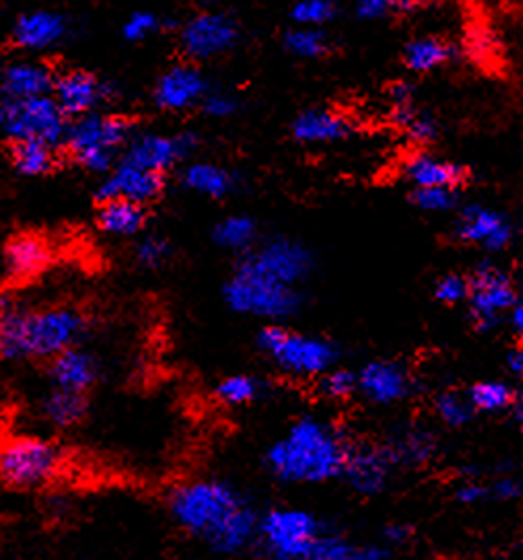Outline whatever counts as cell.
Wrapping results in <instances>:
<instances>
[{"label": "cell", "mask_w": 523, "mask_h": 560, "mask_svg": "<svg viewBox=\"0 0 523 560\" xmlns=\"http://www.w3.org/2000/svg\"><path fill=\"white\" fill-rule=\"evenodd\" d=\"M2 132L13 140H43L56 149L64 147L70 119L54 96L40 98H2L0 108Z\"/></svg>", "instance_id": "9c48e42d"}, {"label": "cell", "mask_w": 523, "mask_h": 560, "mask_svg": "<svg viewBox=\"0 0 523 560\" xmlns=\"http://www.w3.org/2000/svg\"><path fill=\"white\" fill-rule=\"evenodd\" d=\"M412 390V374L396 361L378 359L358 372V393L373 406H396L405 401Z\"/></svg>", "instance_id": "9a60e30c"}, {"label": "cell", "mask_w": 523, "mask_h": 560, "mask_svg": "<svg viewBox=\"0 0 523 560\" xmlns=\"http://www.w3.org/2000/svg\"><path fill=\"white\" fill-rule=\"evenodd\" d=\"M284 49L299 60H318L331 51V38L322 28L295 26L282 36Z\"/></svg>", "instance_id": "e575fe53"}, {"label": "cell", "mask_w": 523, "mask_h": 560, "mask_svg": "<svg viewBox=\"0 0 523 560\" xmlns=\"http://www.w3.org/2000/svg\"><path fill=\"white\" fill-rule=\"evenodd\" d=\"M9 160L17 175L45 176L56 166V147L43 140H13L9 142Z\"/></svg>", "instance_id": "1f68e13d"}, {"label": "cell", "mask_w": 523, "mask_h": 560, "mask_svg": "<svg viewBox=\"0 0 523 560\" xmlns=\"http://www.w3.org/2000/svg\"><path fill=\"white\" fill-rule=\"evenodd\" d=\"M468 311L479 331H491L515 306L518 289L513 279L494 261H484L471 272Z\"/></svg>", "instance_id": "8fae6325"}, {"label": "cell", "mask_w": 523, "mask_h": 560, "mask_svg": "<svg viewBox=\"0 0 523 560\" xmlns=\"http://www.w3.org/2000/svg\"><path fill=\"white\" fill-rule=\"evenodd\" d=\"M337 18V4L333 0H297L290 9L295 26L322 28Z\"/></svg>", "instance_id": "f35d334b"}, {"label": "cell", "mask_w": 523, "mask_h": 560, "mask_svg": "<svg viewBox=\"0 0 523 560\" xmlns=\"http://www.w3.org/2000/svg\"><path fill=\"white\" fill-rule=\"evenodd\" d=\"M164 187H166V175L142 171L139 166H132L119 160L117 166L96 187V200L100 205L106 200L126 198L146 207L148 202L162 196Z\"/></svg>", "instance_id": "e0dca14e"}, {"label": "cell", "mask_w": 523, "mask_h": 560, "mask_svg": "<svg viewBox=\"0 0 523 560\" xmlns=\"http://www.w3.org/2000/svg\"><path fill=\"white\" fill-rule=\"evenodd\" d=\"M509 323H511V329L523 338V300H518L515 302V306L511 308V313H509Z\"/></svg>", "instance_id": "db71d44e"}, {"label": "cell", "mask_w": 523, "mask_h": 560, "mask_svg": "<svg viewBox=\"0 0 523 560\" xmlns=\"http://www.w3.org/2000/svg\"><path fill=\"white\" fill-rule=\"evenodd\" d=\"M396 463L392 460L385 446L360 444L349 451L348 463L344 469V480L349 489L365 497H376L384 492L392 478V469Z\"/></svg>", "instance_id": "ac0fdd59"}, {"label": "cell", "mask_w": 523, "mask_h": 560, "mask_svg": "<svg viewBox=\"0 0 523 560\" xmlns=\"http://www.w3.org/2000/svg\"><path fill=\"white\" fill-rule=\"evenodd\" d=\"M435 412L439 420L448 427H464L475 417V408L468 399V395H462L457 390H443L435 399Z\"/></svg>", "instance_id": "8d00e7d4"}, {"label": "cell", "mask_w": 523, "mask_h": 560, "mask_svg": "<svg viewBox=\"0 0 523 560\" xmlns=\"http://www.w3.org/2000/svg\"><path fill=\"white\" fill-rule=\"evenodd\" d=\"M268 393V383L252 374H231L214 386V399L227 408H242L259 401Z\"/></svg>", "instance_id": "836d02e7"}, {"label": "cell", "mask_w": 523, "mask_h": 560, "mask_svg": "<svg viewBox=\"0 0 523 560\" xmlns=\"http://www.w3.org/2000/svg\"><path fill=\"white\" fill-rule=\"evenodd\" d=\"M134 121L123 115L90 113L70 121L64 149L87 173L106 176L134 139Z\"/></svg>", "instance_id": "8992f818"}, {"label": "cell", "mask_w": 523, "mask_h": 560, "mask_svg": "<svg viewBox=\"0 0 523 560\" xmlns=\"http://www.w3.org/2000/svg\"><path fill=\"white\" fill-rule=\"evenodd\" d=\"M240 22L225 11L193 15L178 35L182 54L193 62H206L229 54L240 40Z\"/></svg>", "instance_id": "7c38bea8"}, {"label": "cell", "mask_w": 523, "mask_h": 560, "mask_svg": "<svg viewBox=\"0 0 523 560\" xmlns=\"http://www.w3.org/2000/svg\"><path fill=\"white\" fill-rule=\"evenodd\" d=\"M346 560H390L388 559V555H385L382 548H373V546H369V548H354L352 552H349V557Z\"/></svg>", "instance_id": "f907efd6"}, {"label": "cell", "mask_w": 523, "mask_h": 560, "mask_svg": "<svg viewBox=\"0 0 523 560\" xmlns=\"http://www.w3.org/2000/svg\"><path fill=\"white\" fill-rule=\"evenodd\" d=\"M394 124L418 144H428L439 137L437 119L416 105V92L409 83H396L390 92Z\"/></svg>", "instance_id": "cb8c5ba5"}, {"label": "cell", "mask_w": 523, "mask_h": 560, "mask_svg": "<svg viewBox=\"0 0 523 560\" xmlns=\"http://www.w3.org/2000/svg\"><path fill=\"white\" fill-rule=\"evenodd\" d=\"M349 444L344 429L322 417H301L265 451L263 465L282 485H324L344 476Z\"/></svg>", "instance_id": "7a4b0ae2"}, {"label": "cell", "mask_w": 523, "mask_h": 560, "mask_svg": "<svg viewBox=\"0 0 523 560\" xmlns=\"http://www.w3.org/2000/svg\"><path fill=\"white\" fill-rule=\"evenodd\" d=\"M513 219L488 205H466L457 209L454 236L464 245L477 246L488 253H500L515 241Z\"/></svg>", "instance_id": "4fadbf2b"}, {"label": "cell", "mask_w": 523, "mask_h": 560, "mask_svg": "<svg viewBox=\"0 0 523 560\" xmlns=\"http://www.w3.org/2000/svg\"><path fill=\"white\" fill-rule=\"evenodd\" d=\"M56 79L54 70L40 62H11L2 70V98L51 96Z\"/></svg>", "instance_id": "484cf974"}, {"label": "cell", "mask_w": 523, "mask_h": 560, "mask_svg": "<svg viewBox=\"0 0 523 560\" xmlns=\"http://www.w3.org/2000/svg\"><path fill=\"white\" fill-rule=\"evenodd\" d=\"M209 92V79L202 70L193 65H178L157 79L153 103L162 110L180 113L193 106H202Z\"/></svg>", "instance_id": "2e32d148"}, {"label": "cell", "mask_w": 523, "mask_h": 560, "mask_svg": "<svg viewBox=\"0 0 523 560\" xmlns=\"http://www.w3.org/2000/svg\"><path fill=\"white\" fill-rule=\"evenodd\" d=\"M324 528L310 510L272 508L261 514L257 548L268 560H306Z\"/></svg>", "instance_id": "52a82bcc"}, {"label": "cell", "mask_w": 523, "mask_h": 560, "mask_svg": "<svg viewBox=\"0 0 523 560\" xmlns=\"http://www.w3.org/2000/svg\"><path fill=\"white\" fill-rule=\"evenodd\" d=\"M392 4L390 0H358L356 2V18L362 20V22H378V20H384L390 13H392Z\"/></svg>", "instance_id": "bcb514c9"}, {"label": "cell", "mask_w": 523, "mask_h": 560, "mask_svg": "<svg viewBox=\"0 0 523 560\" xmlns=\"http://www.w3.org/2000/svg\"><path fill=\"white\" fill-rule=\"evenodd\" d=\"M38 415L56 429H72L87 415V395L51 386L38 401Z\"/></svg>", "instance_id": "f1b7e54d"}, {"label": "cell", "mask_w": 523, "mask_h": 560, "mask_svg": "<svg viewBox=\"0 0 523 560\" xmlns=\"http://www.w3.org/2000/svg\"><path fill=\"white\" fill-rule=\"evenodd\" d=\"M212 241L223 250L245 255L257 246V223L248 214H229L214 225Z\"/></svg>", "instance_id": "d6a6232c"}, {"label": "cell", "mask_w": 523, "mask_h": 560, "mask_svg": "<svg viewBox=\"0 0 523 560\" xmlns=\"http://www.w3.org/2000/svg\"><path fill=\"white\" fill-rule=\"evenodd\" d=\"M432 295L439 304H445V306H457L462 302H468L471 279L464 277V275H457V272L443 275L441 279L435 282Z\"/></svg>", "instance_id": "7bdbcfd3"}, {"label": "cell", "mask_w": 523, "mask_h": 560, "mask_svg": "<svg viewBox=\"0 0 523 560\" xmlns=\"http://www.w3.org/2000/svg\"><path fill=\"white\" fill-rule=\"evenodd\" d=\"M290 132H293V139L304 144H329V142L352 137L354 124L342 113L314 106V108L301 110L295 117Z\"/></svg>", "instance_id": "603a6c76"}, {"label": "cell", "mask_w": 523, "mask_h": 560, "mask_svg": "<svg viewBox=\"0 0 523 560\" xmlns=\"http://www.w3.org/2000/svg\"><path fill=\"white\" fill-rule=\"evenodd\" d=\"M238 108H240V103L234 94L218 92V90H210L209 96L202 103V110L212 119H227V117L236 115Z\"/></svg>", "instance_id": "f6af8a7d"}, {"label": "cell", "mask_w": 523, "mask_h": 560, "mask_svg": "<svg viewBox=\"0 0 523 560\" xmlns=\"http://www.w3.org/2000/svg\"><path fill=\"white\" fill-rule=\"evenodd\" d=\"M173 253L175 250H173L170 241L164 236H142L134 248V257H136L139 266L146 270L162 268L164 264L170 261Z\"/></svg>", "instance_id": "60d3db41"}, {"label": "cell", "mask_w": 523, "mask_h": 560, "mask_svg": "<svg viewBox=\"0 0 523 560\" xmlns=\"http://www.w3.org/2000/svg\"><path fill=\"white\" fill-rule=\"evenodd\" d=\"M182 185L198 196H204L210 200H223L236 191L238 176L229 168H223L212 162H191L182 171Z\"/></svg>", "instance_id": "83f0119b"}, {"label": "cell", "mask_w": 523, "mask_h": 560, "mask_svg": "<svg viewBox=\"0 0 523 560\" xmlns=\"http://www.w3.org/2000/svg\"><path fill=\"white\" fill-rule=\"evenodd\" d=\"M520 497H523V482L513 476H500L489 487V499H496V501H513Z\"/></svg>", "instance_id": "7dc6e473"}, {"label": "cell", "mask_w": 523, "mask_h": 560, "mask_svg": "<svg viewBox=\"0 0 523 560\" xmlns=\"http://www.w3.org/2000/svg\"><path fill=\"white\" fill-rule=\"evenodd\" d=\"M162 31H164V20L159 15H155L153 11H136L126 20L121 35L128 43H142L151 36L159 35Z\"/></svg>", "instance_id": "ee69618b"}, {"label": "cell", "mask_w": 523, "mask_h": 560, "mask_svg": "<svg viewBox=\"0 0 523 560\" xmlns=\"http://www.w3.org/2000/svg\"><path fill=\"white\" fill-rule=\"evenodd\" d=\"M468 399L475 408V412L484 415H498L513 408L518 395L511 386L502 381H484L468 388Z\"/></svg>", "instance_id": "d590c367"}, {"label": "cell", "mask_w": 523, "mask_h": 560, "mask_svg": "<svg viewBox=\"0 0 523 560\" xmlns=\"http://www.w3.org/2000/svg\"><path fill=\"white\" fill-rule=\"evenodd\" d=\"M223 300L229 311L268 323H284L306 306L304 289L272 279L240 259L223 287Z\"/></svg>", "instance_id": "5b68a950"}, {"label": "cell", "mask_w": 523, "mask_h": 560, "mask_svg": "<svg viewBox=\"0 0 523 560\" xmlns=\"http://www.w3.org/2000/svg\"><path fill=\"white\" fill-rule=\"evenodd\" d=\"M382 537L388 546H405L414 537V528L409 525L394 523V525L385 526Z\"/></svg>", "instance_id": "681fc988"}, {"label": "cell", "mask_w": 523, "mask_h": 560, "mask_svg": "<svg viewBox=\"0 0 523 560\" xmlns=\"http://www.w3.org/2000/svg\"><path fill=\"white\" fill-rule=\"evenodd\" d=\"M318 393L326 401H344L349 399L354 393H358V372H352L346 368H333L326 374H322L318 381Z\"/></svg>", "instance_id": "74e56055"}, {"label": "cell", "mask_w": 523, "mask_h": 560, "mask_svg": "<svg viewBox=\"0 0 523 560\" xmlns=\"http://www.w3.org/2000/svg\"><path fill=\"white\" fill-rule=\"evenodd\" d=\"M435 2H439V0H390L392 9H394V11H401V13L426 9V7H432Z\"/></svg>", "instance_id": "816d5d0a"}, {"label": "cell", "mask_w": 523, "mask_h": 560, "mask_svg": "<svg viewBox=\"0 0 523 560\" xmlns=\"http://www.w3.org/2000/svg\"><path fill=\"white\" fill-rule=\"evenodd\" d=\"M51 261V248L36 234L9 238L2 253L4 277L9 282H26L38 277Z\"/></svg>", "instance_id": "7402d4cb"}, {"label": "cell", "mask_w": 523, "mask_h": 560, "mask_svg": "<svg viewBox=\"0 0 523 560\" xmlns=\"http://www.w3.org/2000/svg\"><path fill=\"white\" fill-rule=\"evenodd\" d=\"M90 331V320L74 306L26 311L2 298L0 352L4 361H51L74 349Z\"/></svg>", "instance_id": "3957f363"}, {"label": "cell", "mask_w": 523, "mask_h": 560, "mask_svg": "<svg viewBox=\"0 0 523 560\" xmlns=\"http://www.w3.org/2000/svg\"><path fill=\"white\" fill-rule=\"evenodd\" d=\"M60 467V448L38 435L9 438L0 453L2 482L13 490L43 489L56 480Z\"/></svg>", "instance_id": "ba28073f"}, {"label": "cell", "mask_w": 523, "mask_h": 560, "mask_svg": "<svg viewBox=\"0 0 523 560\" xmlns=\"http://www.w3.org/2000/svg\"><path fill=\"white\" fill-rule=\"evenodd\" d=\"M507 370L513 376L523 378V347H518V349H513L507 354Z\"/></svg>", "instance_id": "f5cc1de1"}, {"label": "cell", "mask_w": 523, "mask_h": 560, "mask_svg": "<svg viewBox=\"0 0 523 560\" xmlns=\"http://www.w3.org/2000/svg\"><path fill=\"white\" fill-rule=\"evenodd\" d=\"M352 550L354 548H352L346 535L326 526L322 530V535L316 539V544L306 560H346Z\"/></svg>", "instance_id": "b9f144b4"}, {"label": "cell", "mask_w": 523, "mask_h": 560, "mask_svg": "<svg viewBox=\"0 0 523 560\" xmlns=\"http://www.w3.org/2000/svg\"><path fill=\"white\" fill-rule=\"evenodd\" d=\"M96 221H98V228L110 236L132 238V236H139L144 232L148 212L144 205H139L134 200L115 198V200L100 202L98 212H96Z\"/></svg>", "instance_id": "4316f807"}, {"label": "cell", "mask_w": 523, "mask_h": 560, "mask_svg": "<svg viewBox=\"0 0 523 560\" xmlns=\"http://www.w3.org/2000/svg\"><path fill=\"white\" fill-rule=\"evenodd\" d=\"M51 96L72 121L96 113V108L110 98V85L87 70H69L58 74Z\"/></svg>", "instance_id": "d6986e66"}, {"label": "cell", "mask_w": 523, "mask_h": 560, "mask_svg": "<svg viewBox=\"0 0 523 560\" xmlns=\"http://www.w3.org/2000/svg\"><path fill=\"white\" fill-rule=\"evenodd\" d=\"M412 202L424 212H452L460 209V189L454 187H419L412 194Z\"/></svg>", "instance_id": "ab89813d"}, {"label": "cell", "mask_w": 523, "mask_h": 560, "mask_svg": "<svg viewBox=\"0 0 523 560\" xmlns=\"http://www.w3.org/2000/svg\"><path fill=\"white\" fill-rule=\"evenodd\" d=\"M240 261L272 279L299 289H304L316 270L312 248L288 236H274L252 246L248 253L240 255Z\"/></svg>", "instance_id": "30bf717a"}, {"label": "cell", "mask_w": 523, "mask_h": 560, "mask_svg": "<svg viewBox=\"0 0 523 560\" xmlns=\"http://www.w3.org/2000/svg\"><path fill=\"white\" fill-rule=\"evenodd\" d=\"M455 499L464 505H477V503L489 499V487H484L475 480H466L455 490Z\"/></svg>", "instance_id": "c3c4849f"}, {"label": "cell", "mask_w": 523, "mask_h": 560, "mask_svg": "<svg viewBox=\"0 0 523 560\" xmlns=\"http://www.w3.org/2000/svg\"><path fill=\"white\" fill-rule=\"evenodd\" d=\"M511 412H513V419L518 422V427L523 431V393L522 395H518V399H515Z\"/></svg>", "instance_id": "11a10c76"}, {"label": "cell", "mask_w": 523, "mask_h": 560, "mask_svg": "<svg viewBox=\"0 0 523 560\" xmlns=\"http://www.w3.org/2000/svg\"><path fill=\"white\" fill-rule=\"evenodd\" d=\"M195 149H198V137L191 132H182L176 137L144 132V135H134V139L128 142L119 160L132 166H139L142 171L166 175L178 162L191 158Z\"/></svg>", "instance_id": "5bb4252c"}, {"label": "cell", "mask_w": 523, "mask_h": 560, "mask_svg": "<svg viewBox=\"0 0 523 560\" xmlns=\"http://www.w3.org/2000/svg\"><path fill=\"white\" fill-rule=\"evenodd\" d=\"M384 446L396 465H424L437 453L435 435L418 424L399 429Z\"/></svg>", "instance_id": "f546056e"}, {"label": "cell", "mask_w": 523, "mask_h": 560, "mask_svg": "<svg viewBox=\"0 0 523 560\" xmlns=\"http://www.w3.org/2000/svg\"><path fill=\"white\" fill-rule=\"evenodd\" d=\"M454 58V47L441 36H418L403 47V65L416 74H428L448 67Z\"/></svg>", "instance_id": "4dcf8cb0"}, {"label": "cell", "mask_w": 523, "mask_h": 560, "mask_svg": "<svg viewBox=\"0 0 523 560\" xmlns=\"http://www.w3.org/2000/svg\"><path fill=\"white\" fill-rule=\"evenodd\" d=\"M257 347L282 374L304 381H318L342 359V349L331 338L295 331L282 323L261 327Z\"/></svg>", "instance_id": "277c9868"}, {"label": "cell", "mask_w": 523, "mask_h": 560, "mask_svg": "<svg viewBox=\"0 0 523 560\" xmlns=\"http://www.w3.org/2000/svg\"><path fill=\"white\" fill-rule=\"evenodd\" d=\"M69 35V22L58 11H28L22 13L11 28V40L15 47L26 51H45L56 47Z\"/></svg>", "instance_id": "ffe728a7"}, {"label": "cell", "mask_w": 523, "mask_h": 560, "mask_svg": "<svg viewBox=\"0 0 523 560\" xmlns=\"http://www.w3.org/2000/svg\"><path fill=\"white\" fill-rule=\"evenodd\" d=\"M403 173L407 176V180L414 185V189L419 187H454L462 189V185L468 180V171L445 158L432 155V153H416L412 155L405 166Z\"/></svg>", "instance_id": "d4e9b609"}, {"label": "cell", "mask_w": 523, "mask_h": 560, "mask_svg": "<svg viewBox=\"0 0 523 560\" xmlns=\"http://www.w3.org/2000/svg\"><path fill=\"white\" fill-rule=\"evenodd\" d=\"M49 385L87 395L100 378V363L90 350L74 347L47 363Z\"/></svg>", "instance_id": "44dd1931"}, {"label": "cell", "mask_w": 523, "mask_h": 560, "mask_svg": "<svg viewBox=\"0 0 523 560\" xmlns=\"http://www.w3.org/2000/svg\"><path fill=\"white\" fill-rule=\"evenodd\" d=\"M166 501L176 526L218 557H240L257 546L261 514L245 492L227 480L178 482Z\"/></svg>", "instance_id": "6da1fadb"}]
</instances>
